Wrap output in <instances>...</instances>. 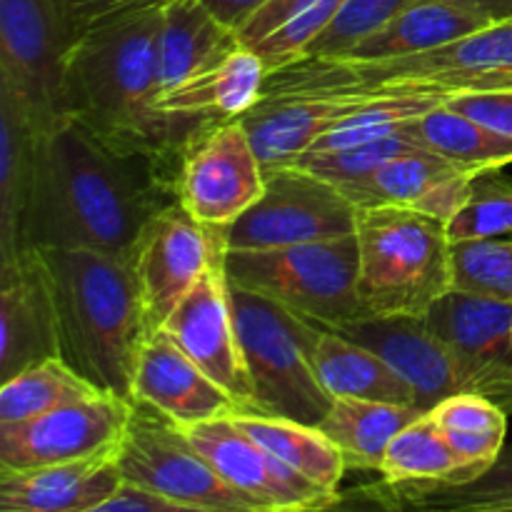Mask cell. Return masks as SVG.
<instances>
[{"mask_svg":"<svg viewBox=\"0 0 512 512\" xmlns=\"http://www.w3.org/2000/svg\"><path fill=\"white\" fill-rule=\"evenodd\" d=\"M175 183L178 173L163 160L63 120L40 140L23 248H80L133 260L145 228L178 205Z\"/></svg>","mask_w":512,"mask_h":512,"instance_id":"1","label":"cell"},{"mask_svg":"<svg viewBox=\"0 0 512 512\" xmlns=\"http://www.w3.org/2000/svg\"><path fill=\"white\" fill-rule=\"evenodd\" d=\"M168 0L108 15L75 38L65 73V118L178 173L185 140L203 120L160 110L158 30Z\"/></svg>","mask_w":512,"mask_h":512,"instance_id":"2","label":"cell"},{"mask_svg":"<svg viewBox=\"0 0 512 512\" xmlns=\"http://www.w3.org/2000/svg\"><path fill=\"white\" fill-rule=\"evenodd\" d=\"M40 253L53 288L60 360L98 393L133 400L140 350L155 333L133 263L80 248Z\"/></svg>","mask_w":512,"mask_h":512,"instance_id":"3","label":"cell"},{"mask_svg":"<svg viewBox=\"0 0 512 512\" xmlns=\"http://www.w3.org/2000/svg\"><path fill=\"white\" fill-rule=\"evenodd\" d=\"M512 88V20L480 28L465 38L385 63L303 58L268 73L263 98L318 93H378V90H470Z\"/></svg>","mask_w":512,"mask_h":512,"instance_id":"4","label":"cell"},{"mask_svg":"<svg viewBox=\"0 0 512 512\" xmlns=\"http://www.w3.org/2000/svg\"><path fill=\"white\" fill-rule=\"evenodd\" d=\"M355 238L365 318H425L453 290L445 220L413 208H363Z\"/></svg>","mask_w":512,"mask_h":512,"instance_id":"5","label":"cell"},{"mask_svg":"<svg viewBox=\"0 0 512 512\" xmlns=\"http://www.w3.org/2000/svg\"><path fill=\"white\" fill-rule=\"evenodd\" d=\"M228 298L253 383V413L318 425L333 405L313 363L320 325L233 283Z\"/></svg>","mask_w":512,"mask_h":512,"instance_id":"6","label":"cell"},{"mask_svg":"<svg viewBox=\"0 0 512 512\" xmlns=\"http://www.w3.org/2000/svg\"><path fill=\"white\" fill-rule=\"evenodd\" d=\"M358 265L355 233L275 250H223L228 283L263 295L323 328H343L365 318Z\"/></svg>","mask_w":512,"mask_h":512,"instance_id":"7","label":"cell"},{"mask_svg":"<svg viewBox=\"0 0 512 512\" xmlns=\"http://www.w3.org/2000/svg\"><path fill=\"white\" fill-rule=\"evenodd\" d=\"M115 463L125 485L160 498L220 512H260L215 473L175 420L143 400H130Z\"/></svg>","mask_w":512,"mask_h":512,"instance_id":"8","label":"cell"},{"mask_svg":"<svg viewBox=\"0 0 512 512\" xmlns=\"http://www.w3.org/2000/svg\"><path fill=\"white\" fill-rule=\"evenodd\" d=\"M358 208L328 180L280 165L265 170V190L235 223L218 230L225 253L290 248L355 233Z\"/></svg>","mask_w":512,"mask_h":512,"instance_id":"9","label":"cell"},{"mask_svg":"<svg viewBox=\"0 0 512 512\" xmlns=\"http://www.w3.org/2000/svg\"><path fill=\"white\" fill-rule=\"evenodd\" d=\"M75 38L55 0H0V88L43 133L65 118V73Z\"/></svg>","mask_w":512,"mask_h":512,"instance_id":"10","label":"cell"},{"mask_svg":"<svg viewBox=\"0 0 512 512\" xmlns=\"http://www.w3.org/2000/svg\"><path fill=\"white\" fill-rule=\"evenodd\" d=\"M178 203L205 228L223 230L265 190V168L240 118L203 120L178 158Z\"/></svg>","mask_w":512,"mask_h":512,"instance_id":"11","label":"cell"},{"mask_svg":"<svg viewBox=\"0 0 512 512\" xmlns=\"http://www.w3.org/2000/svg\"><path fill=\"white\" fill-rule=\"evenodd\" d=\"M130 400L95 393L40 418L0 425V468L30 470L75 463L118 448Z\"/></svg>","mask_w":512,"mask_h":512,"instance_id":"12","label":"cell"},{"mask_svg":"<svg viewBox=\"0 0 512 512\" xmlns=\"http://www.w3.org/2000/svg\"><path fill=\"white\" fill-rule=\"evenodd\" d=\"M425 323L455 358L468 393L505 408L512 400V303L450 290Z\"/></svg>","mask_w":512,"mask_h":512,"instance_id":"13","label":"cell"},{"mask_svg":"<svg viewBox=\"0 0 512 512\" xmlns=\"http://www.w3.org/2000/svg\"><path fill=\"white\" fill-rule=\"evenodd\" d=\"M220 258L223 243L218 230L205 228L180 203L165 208L145 228L130 260L150 328H163L205 270Z\"/></svg>","mask_w":512,"mask_h":512,"instance_id":"14","label":"cell"},{"mask_svg":"<svg viewBox=\"0 0 512 512\" xmlns=\"http://www.w3.org/2000/svg\"><path fill=\"white\" fill-rule=\"evenodd\" d=\"M183 430L215 473L260 512H308L338 495L325 493L288 468L238 428L233 418L205 420Z\"/></svg>","mask_w":512,"mask_h":512,"instance_id":"15","label":"cell"},{"mask_svg":"<svg viewBox=\"0 0 512 512\" xmlns=\"http://www.w3.org/2000/svg\"><path fill=\"white\" fill-rule=\"evenodd\" d=\"M160 330L238 403L240 413H253V383L230 310L223 258L205 270Z\"/></svg>","mask_w":512,"mask_h":512,"instance_id":"16","label":"cell"},{"mask_svg":"<svg viewBox=\"0 0 512 512\" xmlns=\"http://www.w3.org/2000/svg\"><path fill=\"white\" fill-rule=\"evenodd\" d=\"M53 358L60 345L48 265L40 250L23 248L0 260V383Z\"/></svg>","mask_w":512,"mask_h":512,"instance_id":"17","label":"cell"},{"mask_svg":"<svg viewBox=\"0 0 512 512\" xmlns=\"http://www.w3.org/2000/svg\"><path fill=\"white\" fill-rule=\"evenodd\" d=\"M330 330L378 353L413 388L420 410H433L450 395L468 393L458 363L425 318H360Z\"/></svg>","mask_w":512,"mask_h":512,"instance_id":"18","label":"cell"},{"mask_svg":"<svg viewBox=\"0 0 512 512\" xmlns=\"http://www.w3.org/2000/svg\"><path fill=\"white\" fill-rule=\"evenodd\" d=\"M133 400L153 405L180 428L240 413L238 403L215 380H210L163 330L150 333L140 350Z\"/></svg>","mask_w":512,"mask_h":512,"instance_id":"19","label":"cell"},{"mask_svg":"<svg viewBox=\"0 0 512 512\" xmlns=\"http://www.w3.org/2000/svg\"><path fill=\"white\" fill-rule=\"evenodd\" d=\"M123 485L115 450L48 468H0V512H88Z\"/></svg>","mask_w":512,"mask_h":512,"instance_id":"20","label":"cell"},{"mask_svg":"<svg viewBox=\"0 0 512 512\" xmlns=\"http://www.w3.org/2000/svg\"><path fill=\"white\" fill-rule=\"evenodd\" d=\"M368 93L340 95H285V98H260L250 113H245L243 128L253 143L255 155L265 170L293 165L313 150L330 125L360 105Z\"/></svg>","mask_w":512,"mask_h":512,"instance_id":"21","label":"cell"},{"mask_svg":"<svg viewBox=\"0 0 512 512\" xmlns=\"http://www.w3.org/2000/svg\"><path fill=\"white\" fill-rule=\"evenodd\" d=\"M488 25V20L480 18L460 0H420L385 20L380 28L360 38L343 58L335 60L385 63V60L408 58L453 43Z\"/></svg>","mask_w":512,"mask_h":512,"instance_id":"22","label":"cell"},{"mask_svg":"<svg viewBox=\"0 0 512 512\" xmlns=\"http://www.w3.org/2000/svg\"><path fill=\"white\" fill-rule=\"evenodd\" d=\"M240 48L238 33L225 28L200 0H168L158 30L160 95L198 78Z\"/></svg>","mask_w":512,"mask_h":512,"instance_id":"23","label":"cell"},{"mask_svg":"<svg viewBox=\"0 0 512 512\" xmlns=\"http://www.w3.org/2000/svg\"><path fill=\"white\" fill-rule=\"evenodd\" d=\"M43 130L0 88V260L23 250V223L38 170Z\"/></svg>","mask_w":512,"mask_h":512,"instance_id":"24","label":"cell"},{"mask_svg":"<svg viewBox=\"0 0 512 512\" xmlns=\"http://www.w3.org/2000/svg\"><path fill=\"white\" fill-rule=\"evenodd\" d=\"M313 363L320 383L333 400L355 398L418 408L413 388L378 353L345 338L338 330L320 325Z\"/></svg>","mask_w":512,"mask_h":512,"instance_id":"25","label":"cell"},{"mask_svg":"<svg viewBox=\"0 0 512 512\" xmlns=\"http://www.w3.org/2000/svg\"><path fill=\"white\" fill-rule=\"evenodd\" d=\"M268 68L245 45L235 48L223 63L205 70L180 88L160 95V110L195 118H243L265 93Z\"/></svg>","mask_w":512,"mask_h":512,"instance_id":"26","label":"cell"},{"mask_svg":"<svg viewBox=\"0 0 512 512\" xmlns=\"http://www.w3.org/2000/svg\"><path fill=\"white\" fill-rule=\"evenodd\" d=\"M343 5L345 0H270L238 30V40L273 73L303 60Z\"/></svg>","mask_w":512,"mask_h":512,"instance_id":"27","label":"cell"},{"mask_svg":"<svg viewBox=\"0 0 512 512\" xmlns=\"http://www.w3.org/2000/svg\"><path fill=\"white\" fill-rule=\"evenodd\" d=\"M428 410L413 405L375 403V400L335 398L318 428L340 450L348 470L380 473L385 450L395 435Z\"/></svg>","mask_w":512,"mask_h":512,"instance_id":"28","label":"cell"},{"mask_svg":"<svg viewBox=\"0 0 512 512\" xmlns=\"http://www.w3.org/2000/svg\"><path fill=\"white\" fill-rule=\"evenodd\" d=\"M230 418L255 443L263 445L268 453L283 460L295 473L308 478L325 493H338L340 480L348 473V465L318 425H305L298 420L263 413H235Z\"/></svg>","mask_w":512,"mask_h":512,"instance_id":"29","label":"cell"},{"mask_svg":"<svg viewBox=\"0 0 512 512\" xmlns=\"http://www.w3.org/2000/svg\"><path fill=\"white\" fill-rule=\"evenodd\" d=\"M405 130L415 145L433 150L440 158L473 175L493 173L512 165V138L485 128L483 123L448 108L445 103L413 120Z\"/></svg>","mask_w":512,"mask_h":512,"instance_id":"30","label":"cell"},{"mask_svg":"<svg viewBox=\"0 0 512 512\" xmlns=\"http://www.w3.org/2000/svg\"><path fill=\"white\" fill-rule=\"evenodd\" d=\"M380 475L393 488L463 485L470 475L430 413L405 425L385 450Z\"/></svg>","mask_w":512,"mask_h":512,"instance_id":"31","label":"cell"},{"mask_svg":"<svg viewBox=\"0 0 512 512\" xmlns=\"http://www.w3.org/2000/svg\"><path fill=\"white\" fill-rule=\"evenodd\" d=\"M450 95L430 93V90H378L368 93L360 105H355L345 118L330 125L323 138L313 145L305 155L335 153L348 150L355 145L375 143V140L390 138L408 128L413 120L423 118Z\"/></svg>","mask_w":512,"mask_h":512,"instance_id":"32","label":"cell"},{"mask_svg":"<svg viewBox=\"0 0 512 512\" xmlns=\"http://www.w3.org/2000/svg\"><path fill=\"white\" fill-rule=\"evenodd\" d=\"M448 438L450 448L468 470L470 480L480 478L505 450L508 410L480 393H458L428 410ZM468 480V483H470ZM465 485V483H463Z\"/></svg>","mask_w":512,"mask_h":512,"instance_id":"33","label":"cell"},{"mask_svg":"<svg viewBox=\"0 0 512 512\" xmlns=\"http://www.w3.org/2000/svg\"><path fill=\"white\" fill-rule=\"evenodd\" d=\"M468 173L425 148H410L380 165L368 180L343 190L355 208H418L438 185Z\"/></svg>","mask_w":512,"mask_h":512,"instance_id":"34","label":"cell"},{"mask_svg":"<svg viewBox=\"0 0 512 512\" xmlns=\"http://www.w3.org/2000/svg\"><path fill=\"white\" fill-rule=\"evenodd\" d=\"M98 390L60 358L45 360L0 383V425L25 423L63 405L90 398Z\"/></svg>","mask_w":512,"mask_h":512,"instance_id":"35","label":"cell"},{"mask_svg":"<svg viewBox=\"0 0 512 512\" xmlns=\"http://www.w3.org/2000/svg\"><path fill=\"white\" fill-rule=\"evenodd\" d=\"M408 503L428 512H485L512 508V445L480 478L443 488H395Z\"/></svg>","mask_w":512,"mask_h":512,"instance_id":"36","label":"cell"},{"mask_svg":"<svg viewBox=\"0 0 512 512\" xmlns=\"http://www.w3.org/2000/svg\"><path fill=\"white\" fill-rule=\"evenodd\" d=\"M453 290L512 303V238L453 243Z\"/></svg>","mask_w":512,"mask_h":512,"instance_id":"37","label":"cell"},{"mask_svg":"<svg viewBox=\"0 0 512 512\" xmlns=\"http://www.w3.org/2000/svg\"><path fill=\"white\" fill-rule=\"evenodd\" d=\"M512 235V178H503L500 170L480 173L473 180L470 198L450 218V243Z\"/></svg>","mask_w":512,"mask_h":512,"instance_id":"38","label":"cell"},{"mask_svg":"<svg viewBox=\"0 0 512 512\" xmlns=\"http://www.w3.org/2000/svg\"><path fill=\"white\" fill-rule=\"evenodd\" d=\"M410 148H420L415 140L410 138L408 130L390 138L375 140V143L355 145L348 150H335V153H320V155H303L295 160L293 165L308 170V173L318 175V178L328 180V183L338 185L340 190H348L353 185L368 180L380 165L388 163L395 155L405 153Z\"/></svg>","mask_w":512,"mask_h":512,"instance_id":"39","label":"cell"},{"mask_svg":"<svg viewBox=\"0 0 512 512\" xmlns=\"http://www.w3.org/2000/svg\"><path fill=\"white\" fill-rule=\"evenodd\" d=\"M415 3L420 0H345L338 18L315 40L305 58H343L360 38Z\"/></svg>","mask_w":512,"mask_h":512,"instance_id":"40","label":"cell"},{"mask_svg":"<svg viewBox=\"0 0 512 512\" xmlns=\"http://www.w3.org/2000/svg\"><path fill=\"white\" fill-rule=\"evenodd\" d=\"M445 105L478 120L495 133L512 138V88L453 93L445 100Z\"/></svg>","mask_w":512,"mask_h":512,"instance_id":"41","label":"cell"},{"mask_svg":"<svg viewBox=\"0 0 512 512\" xmlns=\"http://www.w3.org/2000/svg\"><path fill=\"white\" fill-rule=\"evenodd\" d=\"M140 3H150V0H55L73 38H78L83 30H88L98 20Z\"/></svg>","mask_w":512,"mask_h":512,"instance_id":"42","label":"cell"},{"mask_svg":"<svg viewBox=\"0 0 512 512\" xmlns=\"http://www.w3.org/2000/svg\"><path fill=\"white\" fill-rule=\"evenodd\" d=\"M88 512H220L208 508H193V505L175 503V500L160 498V495L140 490L135 485H123L110 500Z\"/></svg>","mask_w":512,"mask_h":512,"instance_id":"43","label":"cell"},{"mask_svg":"<svg viewBox=\"0 0 512 512\" xmlns=\"http://www.w3.org/2000/svg\"><path fill=\"white\" fill-rule=\"evenodd\" d=\"M225 28H230L233 33H238L265 3L270 0H200Z\"/></svg>","mask_w":512,"mask_h":512,"instance_id":"44","label":"cell"},{"mask_svg":"<svg viewBox=\"0 0 512 512\" xmlns=\"http://www.w3.org/2000/svg\"><path fill=\"white\" fill-rule=\"evenodd\" d=\"M460 3L468 5L473 13H478L483 20H488L490 25L508 23V20H512V0H460Z\"/></svg>","mask_w":512,"mask_h":512,"instance_id":"45","label":"cell"},{"mask_svg":"<svg viewBox=\"0 0 512 512\" xmlns=\"http://www.w3.org/2000/svg\"><path fill=\"white\" fill-rule=\"evenodd\" d=\"M413 505V503H410ZM420 510V508H418ZM420 512H428V510H420ZM485 512H512V508H505V510H485Z\"/></svg>","mask_w":512,"mask_h":512,"instance_id":"46","label":"cell"},{"mask_svg":"<svg viewBox=\"0 0 512 512\" xmlns=\"http://www.w3.org/2000/svg\"><path fill=\"white\" fill-rule=\"evenodd\" d=\"M505 410H508V415H512V400H510L508 405H505Z\"/></svg>","mask_w":512,"mask_h":512,"instance_id":"47","label":"cell"}]
</instances>
